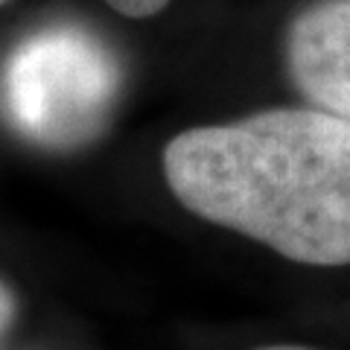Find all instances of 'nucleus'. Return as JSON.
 <instances>
[{
  "mask_svg": "<svg viewBox=\"0 0 350 350\" xmlns=\"http://www.w3.org/2000/svg\"><path fill=\"white\" fill-rule=\"evenodd\" d=\"M260 350H310V347H295V345H275V347H260Z\"/></svg>",
  "mask_w": 350,
  "mask_h": 350,
  "instance_id": "obj_6",
  "label": "nucleus"
},
{
  "mask_svg": "<svg viewBox=\"0 0 350 350\" xmlns=\"http://www.w3.org/2000/svg\"><path fill=\"white\" fill-rule=\"evenodd\" d=\"M163 178L190 213L306 266H350V120L269 108L196 126L163 149Z\"/></svg>",
  "mask_w": 350,
  "mask_h": 350,
  "instance_id": "obj_1",
  "label": "nucleus"
},
{
  "mask_svg": "<svg viewBox=\"0 0 350 350\" xmlns=\"http://www.w3.org/2000/svg\"><path fill=\"white\" fill-rule=\"evenodd\" d=\"M105 3L126 18H152L163 12L172 0H105Z\"/></svg>",
  "mask_w": 350,
  "mask_h": 350,
  "instance_id": "obj_4",
  "label": "nucleus"
},
{
  "mask_svg": "<svg viewBox=\"0 0 350 350\" xmlns=\"http://www.w3.org/2000/svg\"><path fill=\"white\" fill-rule=\"evenodd\" d=\"M12 319H15V298H12V292L0 283V336L6 333V327L12 324Z\"/></svg>",
  "mask_w": 350,
  "mask_h": 350,
  "instance_id": "obj_5",
  "label": "nucleus"
},
{
  "mask_svg": "<svg viewBox=\"0 0 350 350\" xmlns=\"http://www.w3.org/2000/svg\"><path fill=\"white\" fill-rule=\"evenodd\" d=\"M120 94V64L82 27H47L9 53L0 105L27 140L47 149L85 146L108 126Z\"/></svg>",
  "mask_w": 350,
  "mask_h": 350,
  "instance_id": "obj_2",
  "label": "nucleus"
},
{
  "mask_svg": "<svg viewBox=\"0 0 350 350\" xmlns=\"http://www.w3.org/2000/svg\"><path fill=\"white\" fill-rule=\"evenodd\" d=\"M6 3H9V0H0V9H3V6H6Z\"/></svg>",
  "mask_w": 350,
  "mask_h": 350,
  "instance_id": "obj_7",
  "label": "nucleus"
},
{
  "mask_svg": "<svg viewBox=\"0 0 350 350\" xmlns=\"http://www.w3.org/2000/svg\"><path fill=\"white\" fill-rule=\"evenodd\" d=\"M286 68L315 108L350 120V0H315L292 18Z\"/></svg>",
  "mask_w": 350,
  "mask_h": 350,
  "instance_id": "obj_3",
  "label": "nucleus"
}]
</instances>
